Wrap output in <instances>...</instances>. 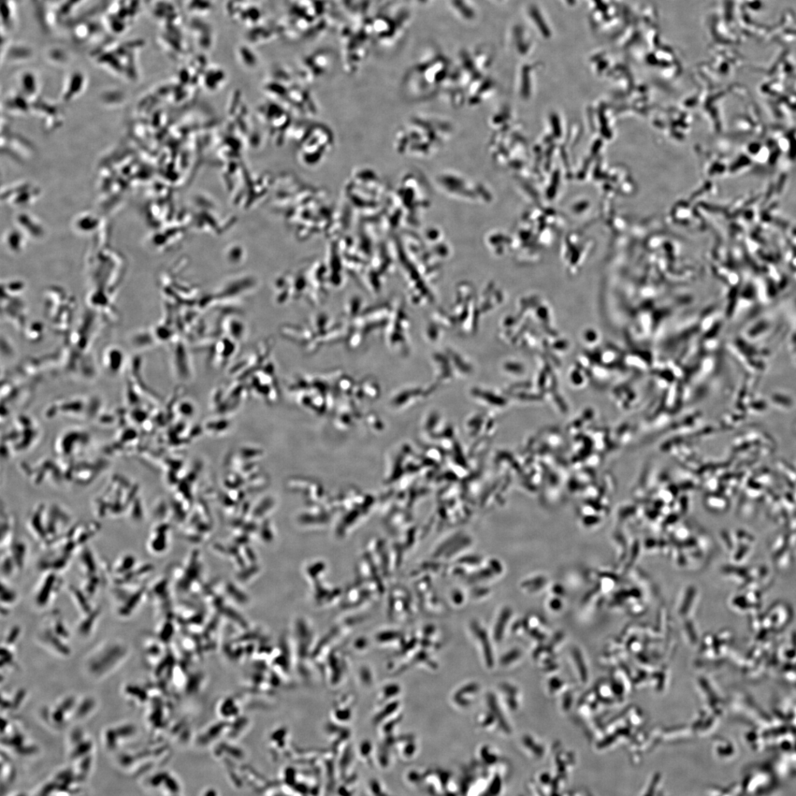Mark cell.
Here are the masks:
<instances>
[{"instance_id": "cell-5", "label": "cell", "mask_w": 796, "mask_h": 796, "mask_svg": "<svg viewBox=\"0 0 796 796\" xmlns=\"http://www.w3.org/2000/svg\"><path fill=\"white\" fill-rule=\"evenodd\" d=\"M4 551H8L10 553L14 562H15L18 572L22 571L25 567L27 557V548L25 544L22 541H13L11 546Z\"/></svg>"}, {"instance_id": "cell-1", "label": "cell", "mask_w": 796, "mask_h": 796, "mask_svg": "<svg viewBox=\"0 0 796 796\" xmlns=\"http://www.w3.org/2000/svg\"><path fill=\"white\" fill-rule=\"evenodd\" d=\"M117 585L112 591L115 612L121 617L132 616L140 604L144 588L136 583Z\"/></svg>"}, {"instance_id": "cell-2", "label": "cell", "mask_w": 796, "mask_h": 796, "mask_svg": "<svg viewBox=\"0 0 796 796\" xmlns=\"http://www.w3.org/2000/svg\"><path fill=\"white\" fill-rule=\"evenodd\" d=\"M43 576L34 593V602L39 609H44L55 599L62 586L60 573L55 572H42Z\"/></svg>"}, {"instance_id": "cell-7", "label": "cell", "mask_w": 796, "mask_h": 796, "mask_svg": "<svg viewBox=\"0 0 796 796\" xmlns=\"http://www.w3.org/2000/svg\"><path fill=\"white\" fill-rule=\"evenodd\" d=\"M13 5L12 0H2V22L6 27H11L13 20Z\"/></svg>"}, {"instance_id": "cell-3", "label": "cell", "mask_w": 796, "mask_h": 796, "mask_svg": "<svg viewBox=\"0 0 796 796\" xmlns=\"http://www.w3.org/2000/svg\"><path fill=\"white\" fill-rule=\"evenodd\" d=\"M137 566V558L131 554H126L118 558L112 567L114 582L131 573Z\"/></svg>"}, {"instance_id": "cell-6", "label": "cell", "mask_w": 796, "mask_h": 796, "mask_svg": "<svg viewBox=\"0 0 796 796\" xmlns=\"http://www.w3.org/2000/svg\"><path fill=\"white\" fill-rule=\"evenodd\" d=\"M18 600V592L13 589L2 579L1 584V607L11 610V607Z\"/></svg>"}, {"instance_id": "cell-4", "label": "cell", "mask_w": 796, "mask_h": 796, "mask_svg": "<svg viewBox=\"0 0 796 796\" xmlns=\"http://www.w3.org/2000/svg\"><path fill=\"white\" fill-rule=\"evenodd\" d=\"M68 592L71 600L74 602L76 609L81 614H88L95 610V607L90 603V598L86 595L81 588L74 586L68 587Z\"/></svg>"}]
</instances>
